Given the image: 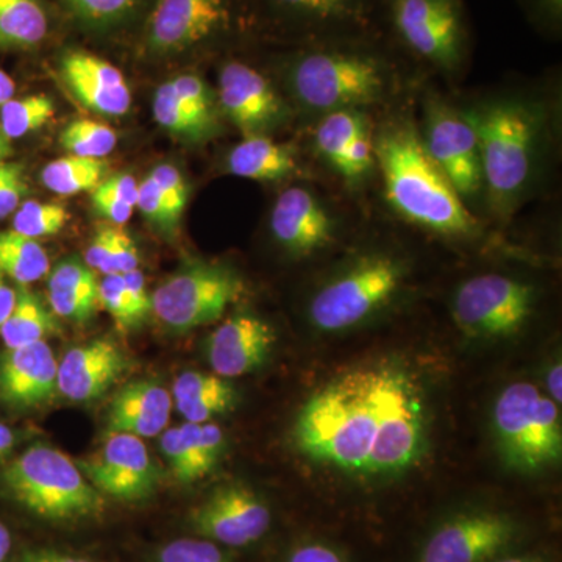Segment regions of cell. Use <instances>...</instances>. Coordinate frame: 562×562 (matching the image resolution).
<instances>
[{
	"mask_svg": "<svg viewBox=\"0 0 562 562\" xmlns=\"http://www.w3.org/2000/svg\"><path fill=\"white\" fill-rule=\"evenodd\" d=\"M292 441L310 461L349 475H402L427 452L424 391L401 362L355 366L306 398L295 417Z\"/></svg>",
	"mask_w": 562,
	"mask_h": 562,
	"instance_id": "cell-1",
	"label": "cell"
},
{
	"mask_svg": "<svg viewBox=\"0 0 562 562\" xmlns=\"http://www.w3.org/2000/svg\"><path fill=\"white\" fill-rule=\"evenodd\" d=\"M373 144L384 195L402 220L446 238L468 239L479 233L480 222L428 157L409 122H391Z\"/></svg>",
	"mask_w": 562,
	"mask_h": 562,
	"instance_id": "cell-2",
	"label": "cell"
},
{
	"mask_svg": "<svg viewBox=\"0 0 562 562\" xmlns=\"http://www.w3.org/2000/svg\"><path fill=\"white\" fill-rule=\"evenodd\" d=\"M288 85L302 109L324 114L358 110L391 94L395 72L390 60L351 38L316 41L292 57Z\"/></svg>",
	"mask_w": 562,
	"mask_h": 562,
	"instance_id": "cell-3",
	"label": "cell"
},
{
	"mask_svg": "<svg viewBox=\"0 0 562 562\" xmlns=\"http://www.w3.org/2000/svg\"><path fill=\"white\" fill-rule=\"evenodd\" d=\"M464 114L479 139L491 209L498 216H509L535 179L542 147V110L522 99H501Z\"/></svg>",
	"mask_w": 562,
	"mask_h": 562,
	"instance_id": "cell-4",
	"label": "cell"
},
{
	"mask_svg": "<svg viewBox=\"0 0 562 562\" xmlns=\"http://www.w3.org/2000/svg\"><path fill=\"white\" fill-rule=\"evenodd\" d=\"M2 483L14 502L41 519L80 522L105 512V501L69 457L54 447L33 446L10 462Z\"/></svg>",
	"mask_w": 562,
	"mask_h": 562,
	"instance_id": "cell-5",
	"label": "cell"
},
{
	"mask_svg": "<svg viewBox=\"0 0 562 562\" xmlns=\"http://www.w3.org/2000/svg\"><path fill=\"white\" fill-rule=\"evenodd\" d=\"M492 425L498 453L514 471L541 472L561 461L560 405L535 384L506 386L495 402Z\"/></svg>",
	"mask_w": 562,
	"mask_h": 562,
	"instance_id": "cell-6",
	"label": "cell"
},
{
	"mask_svg": "<svg viewBox=\"0 0 562 562\" xmlns=\"http://www.w3.org/2000/svg\"><path fill=\"white\" fill-rule=\"evenodd\" d=\"M406 276L408 269L397 255L387 251L361 255L313 295L310 321L325 333L357 327L401 292Z\"/></svg>",
	"mask_w": 562,
	"mask_h": 562,
	"instance_id": "cell-7",
	"label": "cell"
},
{
	"mask_svg": "<svg viewBox=\"0 0 562 562\" xmlns=\"http://www.w3.org/2000/svg\"><path fill=\"white\" fill-rule=\"evenodd\" d=\"M536 302V288L528 281L505 273H480L454 291L452 317L468 338L506 339L528 324Z\"/></svg>",
	"mask_w": 562,
	"mask_h": 562,
	"instance_id": "cell-8",
	"label": "cell"
},
{
	"mask_svg": "<svg viewBox=\"0 0 562 562\" xmlns=\"http://www.w3.org/2000/svg\"><path fill=\"white\" fill-rule=\"evenodd\" d=\"M243 292L241 277L228 266L191 262L157 288L151 312L165 327L191 331L220 321Z\"/></svg>",
	"mask_w": 562,
	"mask_h": 562,
	"instance_id": "cell-9",
	"label": "cell"
},
{
	"mask_svg": "<svg viewBox=\"0 0 562 562\" xmlns=\"http://www.w3.org/2000/svg\"><path fill=\"white\" fill-rule=\"evenodd\" d=\"M520 536L522 528L509 514L465 509L432 528L416 562H491L508 554Z\"/></svg>",
	"mask_w": 562,
	"mask_h": 562,
	"instance_id": "cell-10",
	"label": "cell"
},
{
	"mask_svg": "<svg viewBox=\"0 0 562 562\" xmlns=\"http://www.w3.org/2000/svg\"><path fill=\"white\" fill-rule=\"evenodd\" d=\"M391 20L402 43L420 60L454 70L465 52L460 0H391Z\"/></svg>",
	"mask_w": 562,
	"mask_h": 562,
	"instance_id": "cell-11",
	"label": "cell"
},
{
	"mask_svg": "<svg viewBox=\"0 0 562 562\" xmlns=\"http://www.w3.org/2000/svg\"><path fill=\"white\" fill-rule=\"evenodd\" d=\"M191 530L225 547H247L269 531L272 513L258 492L243 483L217 486L190 514Z\"/></svg>",
	"mask_w": 562,
	"mask_h": 562,
	"instance_id": "cell-12",
	"label": "cell"
},
{
	"mask_svg": "<svg viewBox=\"0 0 562 562\" xmlns=\"http://www.w3.org/2000/svg\"><path fill=\"white\" fill-rule=\"evenodd\" d=\"M77 465L95 490L120 502L147 501L161 479L146 443L127 432H113L98 453Z\"/></svg>",
	"mask_w": 562,
	"mask_h": 562,
	"instance_id": "cell-13",
	"label": "cell"
},
{
	"mask_svg": "<svg viewBox=\"0 0 562 562\" xmlns=\"http://www.w3.org/2000/svg\"><path fill=\"white\" fill-rule=\"evenodd\" d=\"M422 144L462 201L483 190L482 158L475 128L464 113L446 105L428 109Z\"/></svg>",
	"mask_w": 562,
	"mask_h": 562,
	"instance_id": "cell-14",
	"label": "cell"
},
{
	"mask_svg": "<svg viewBox=\"0 0 562 562\" xmlns=\"http://www.w3.org/2000/svg\"><path fill=\"white\" fill-rule=\"evenodd\" d=\"M269 225L281 249L292 257L306 258L331 246L339 220L319 192L308 187H291L273 203Z\"/></svg>",
	"mask_w": 562,
	"mask_h": 562,
	"instance_id": "cell-15",
	"label": "cell"
},
{
	"mask_svg": "<svg viewBox=\"0 0 562 562\" xmlns=\"http://www.w3.org/2000/svg\"><path fill=\"white\" fill-rule=\"evenodd\" d=\"M231 0H158L147 25L155 54H179L228 27Z\"/></svg>",
	"mask_w": 562,
	"mask_h": 562,
	"instance_id": "cell-16",
	"label": "cell"
},
{
	"mask_svg": "<svg viewBox=\"0 0 562 562\" xmlns=\"http://www.w3.org/2000/svg\"><path fill=\"white\" fill-rule=\"evenodd\" d=\"M220 106L235 127L247 136L272 131L288 110L271 81L244 63L231 61L220 74Z\"/></svg>",
	"mask_w": 562,
	"mask_h": 562,
	"instance_id": "cell-17",
	"label": "cell"
},
{
	"mask_svg": "<svg viewBox=\"0 0 562 562\" xmlns=\"http://www.w3.org/2000/svg\"><path fill=\"white\" fill-rule=\"evenodd\" d=\"M277 333L258 314L238 313L222 322L206 341V358L213 372L236 379L257 371L271 357Z\"/></svg>",
	"mask_w": 562,
	"mask_h": 562,
	"instance_id": "cell-18",
	"label": "cell"
},
{
	"mask_svg": "<svg viewBox=\"0 0 562 562\" xmlns=\"http://www.w3.org/2000/svg\"><path fill=\"white\" fill-rule=\"evenodd\" d=\"M131 368L127 355L111 339L72 347L58 362L57 390L77 403L98 401Z\"/></svg>",
	"mask_w": 562,
	"mask_h": 562,
	"instance_id": "cell-19",
	"label": "cell"
},
{
	"mask_svg": "<svg viewBox=\"0 0 562 562\" xmlns=\"http://www.w3.org/2000/svg\"><path fill=\"white\" fill-rule=\"evenodd\" d=\"M61 77L81 105L106 117L127 114L132 91L116 66L88 52H68L61 58Z\"/></svg>",
	"mask_w": 562,
	"mask_h": 562,
	"instance_id": "cell-20",
	"label": "cell"
},
{
	"mask_svg": "<svg viewBox=\"0 0 562 562\" xmlns=\"http://www.w3.org/2000/svg\"><path fill=\"white\" fill-rule=\"evenodd\" d=\"M58 362L46 342L7 351L0 360V402L11 408H36L57 392Z\"/></svg>",
	"mask_w": 562,
	"mask_h": 562,
	"instance_id": "cell-21",
	"label": "cell"
},
{
	"mask_svg": "<svg viewBox=\"0 0 562 562\" xmlns=\"http://www.w3.org/2000/svg\"><path fill=\"white\" fill-rule=\"evenodd\" d=\"M172 412V395L160 383L138 380L125 384L111 401V432H127L136 438H155L165 431Z\"/></svg>",
	"mask_w": 562,
	"mask_h": 562,
	"instance_id": "cell-22",
	"label": "cell"
},
{
	"mask_svg": "<svg viewBox=\"0 0 562 562\" xmlns=\"http://www.w3.org/2000/svg\"><path fill=\"white\" fill-rule=\"evenodd\" d=\"M161 452L181 483L205 479L225 452V435L214 424H187L162 435Z\"/></svg>",
	"mask_w": 562,
	"mask_h": 562,
	"instance_id": "cell-23",
	"label": "cell"
},
{
	"mask_svg": "<svg viewBox=\"0 0 562 562\" xmlns=\"http://www.w3.org/2000/svg\"><path fill=\"white\" fill-rule=\"evenodd\" d=\"M316 41L350 38L371 24L373 0H271Z\"/></svg>",
	"mask_w": 562,
	"mask_h": 562,
	"instance_id": "cell-24",
	"label": "cell"
},
{
	"mask_svg": "<svg viewBox=\"0 0 562 562\" xmlns=\"http://www.w3.org/2000/svg\"><path fill=\"white\" fill-rule=\"evenodd\" d=\"M47 301L55 316L87 322L99 305V281L90 266L68 258L55 266L47 280Z\"/></svg>",
	"mask_w": 562,
	"mask_h": 562,
	"instance_id": "cell-25",
	"label": "cell"
},
{
	"mask_svg": "<svg viewBox=\"0 0 562 562\" xmlns=\"http://www.w3.org/2000/svg\"><path fill=\"white\" fill-rule=\"evenodd\" d=\"M233 176L257 181L286 179L297 169V155L290 144L276 143L266 136H247L233 147L227 158Z\"/></svg>",
	"mask_w": 562,
	"mask_h": 562,
	"instance_id": "cell-26",
	"label": "cell"
},
{
	"mask_svg": "<svg viewBox=\"0 0 562 562\" xmlns=\"http://www.w3.org/2000/svg\"><path fill=\"white\" fill-rule=\"evenodd\" d=\"M60 330L57 316L47 308L35 292L22 286L16 303L7 321L0 325V338L7 349H20L44 341L47 336Z\"/></svg>",
	"mask_w": 562,
	"mask_h": 562,
	"instance_id": "cell-27",
	"label": "cell"
},
{
	"mask_svg": "<svg viewBox=\"0 0 562 562\" xmlns=\"http://www.w3.org/2000/svg\"><path fill=\"white\" fill-rule=\"evenodd\" d=\"M49 20L40 0H0V47L32 49L43 43Z\"/></svg>",
	"mask_w": 562,
	"mask_h": 562,
	"instance_id": "cell-28",
	"label": "cell"
},
{
	"mask_svg": "<svg viewBox=\"0 0 562 562\" xmlns=\"http://www.w3.org/2000/svg\"><path fill=\"white\" fill-rule=\"evenodd\" d=\"M50 261L36 239L13 231L0 232V272L21 286H29L49 273Z\"/></svg>",
	"mask_w": 562,
	"mask_h": 562,
	"instance_id": "cell-29",
	"label": "cell"
},
{
	"mask_svg": "<svg viewBox=\"0 0 562 562\" xmlns=\"http://www.w3.org/2000/svg\"><path fill=\"white\" fill-rule=\"evenodd\" d=\"M109 172L110 166L105 160L66 155L49 162L41 172V180L55 194L74 195L94 191Z\"/></svg>",
	"mask_w": 562,
	"mask_h": 562,
	"instance_id": "cell-30",
	"label": "cell"
},
{
	"mask_svg": "<svg viewBox=\"0 0 562 562\" xmlns=\"http://www.w3.org/2000/svg\"><path fill=\"white\" fill-rule=\"evenodd\" d=\"M368 127V117L362 111L341 110L324 114L314 132V146L317 154L321 155L322 160L327 161L336 172H339L351 140Z\"/></svg>",
	"mask_w": 562,
	"mask_h": 562,
	"instance_id": "cell-31",
	"label": "cell"
},
{
	"mask_svg": "<svg viewBox=\"0 0 562 562\" xmlns=\"http://www.w3.org/2000/svg\"><path fill=\"white\" fill-rule=\"evenodd\" d=\"M154 116L160 127L176 138L201 143L213 136V133L195 117L190 106L181 101L177 91L173 90L171 80L162 83L155 92Z\"/></svg>",
	"mask_w": 562,
	"mask_h": 562,
	"instance_id": "cell-32",
	"label": "cell"
},
{
	"mask_svg": "<svg viewBox=\"0 0 562 562\" xmlns=\"http://www.w3.org/2000/svg\"><path fill=\"white\" fill-rule=\"evenodd\" d=\"M54 116L55 105L49 95L11 99L0 106V132L7 139H20L44 127Z\"/></svg>",
	"mask_w": 562,
	"mask_h": 562,
	"instance_id": "cell-33",
	"label": "cell"
},
{
	"mask_svg": "<svg viewBox=\"0 0 562 562\" xmlns=\"http://www.w3.org/2000/svg\"><path fill=\"white\" fill-rule=\"evenodd\" d=\"M60 144L68 155L103 160L116 147L117 133L102 122L76 120L63 128Z\"/></svg>",
	"mask_w": 562,
	"mask_h": 562,
	"instance_id": "cell-34",
	"label": "cell"
},
{
	"mask_svg": "<svg viewBox=\"0 0 562 562\" xmlns=\"http://www.w3.org/2000/svg\"><path fill=\"white\" fill-rule=\"evenodd\" d=\"M69 221V211L60 203L29 201L21 203L13 217L11 231L38 239L60 233Z\"/></svg>",
	"mask_w": 562,
	"mask_h": 562,
	"instance_id": "cell-35",
	"label": "cell"
},
{
	"mask_svg": "<svg viewBox=\"0 0 562 562\" xmlns=\"http://www.w3.org/2000/svg\"><path fill=\"white\" fill-rule=\"evenodd\" d=\"M171 83L181 101L190 106L195 117L214 135L220 128V121H217V103L209 85L194 74H183L172 79Z\"/></svg>",
	"mask_w": 562,
	"mask_h": 562,
	"instance_id": "cell-36",
	"label": "cell"
},
{
	"mask_svg": "<svg viewBox=\"0 0 562 562\" xmlns=\"http://www.w3.org/2000/svg\"><path fill=\"white\" fill-rule=\"evenodd\" d=\"M136 209H139L143 216L162 235L169 236V238L177 235L181 220L173 214L165 194L157 181L151 179L150 173L139 183Z\"/></svg>",
	"mask_w": 562,
	"mask_h": 562,
	"instance_id": "cell-37",
	"label": "cell"
},
{
	"mask_svg": "<svg viewBox=\"0 0 562 562\" xmlns=\"http://www.w3.org/2000/svg\"><path fill=\"white\" fill-rule=\"evenodd\" d=\"M155 562H233L220 543L209 539H177L158 550Z\"/></svg>",
	"mask_w": 562,
	"mask_h": 562,
	"instance_id": "cell-38",
	"label": "cell"
},
{
	"mask_svg": "<svg viewBox=\"0 0 562 562\" xmlns=\"http://www.w3.org/2000/svg\"><path fill=\"white\" fill-rule=\"evenodd\" d=\"M138 2L139 0H66L79 20L98 27L124 20L135 10Z\"/></svg>",
	"mask_w": 562,
	"mask_h": 562,
	"instance_id": "cell-39",
	"label": "cell"
},
{
	"mask_svg": "<svg viewBox=\"0 0 562 562\" xmlns=\"http://www.w3.org/2000/svg\"><path fill=\"white\" fill-rule=\"evenodd\" d=\"M233 384L216 373L188 371L177 376L172 386V401L176 403L199 401L209 395L232 390Z\"/></svg>",
	"mask_w": 562,
	"mask_h": 562,
	"instance_id": "cell-40",
	"label": "cell"
},
{
	"mask_svg": "<svg viewBox=\"0 0 562 562\" xmlns=\"http://www.w3.org/2000/svg\"><path fill=\"white\" fill-rule=\"evenodd\" d=\"M375 165V144H373V136L368 127L351 140L338 173L342 179L357 183V181L366 179L373 171Z\"/></svg>",
	"mask_w": 562,
	"mask_h": 562,
	"instance_id": "cell-41",
	"label": "cell"
},
{
	"mask_svg": "<svg viewBox=\"0 0 562 562\" xmlns=\"http://www.w3.org/2000/svg\"><path fill=\"white\" fill-rule=\"evenodd\" d=\"M99 303L121 327L128 328L138 324L122 276H105V279L99 283Z\"/></svg>",
	"mask_w": 562,
	"mask_h": 562,
	"instance_id": "cell-42",
	"label": "cell"
},
{
	"mask_svg": "<svg viewBox=\"0 0 562 562\" xmlns=\"http://www.w3.org/2000/svg\"><path fill=\"white\" fill-rule=\"evenodd\" d=\"M139 269V254L136 243L122 228L114 227L113 241L101 271L103 276H122Z\"/></svg>",
	"mask_w": 562,
	"mask_h": 562,
	"instance_id": "cell-43",
	"label": "cell"
},
{
	"mask_svg": "<svg viewBox=\"0 0 562 562\" xmlns=\"http://www.w3.org/2000/svg\"><path fill=\"white\" fill-rule=\"evenodd\" d=\"M27 191L29 184L22 166L2 162L0 165V220L20 209Z\"/></svg>",
	"mask_w": 562,
	"mask_h": 562,
	"instance_id": "cell-44",
	"label": "cell"
},
{
	"mask_svg": "<svg viewBox=\"0 0 562 562\" xmlns=\"http://www.w3.org/2000/svg\"><path fill=\"white\" fill-rule=\"evenodd\" d=\"M150 176L157 181L173 214L181 220L188 202V184L183 173L176 166L160 165L150 172Z\"/></svg>",
	"mask_w": 562,
	"mask_h": 562,
	"instance_id": "cell-45",
	"label": "cell"
},
{
	"mask_svg": "<svg viewBox=\"0 0 562 562\" xmlns=\"http://www.w3.org/2000/svg\"><path fill=\"white\" fill-rule=\"evenodd\" d=\"M286 562H347V560L331 543L305 541L291 550Z\"/></svg>",
	"mask_w": 562,
	"mask_h": 562,
	"instance_id": "cell-46",
	"label": "cell"
},
{
	"mask_svg": "<svg viewBox=\"0 0 562 562\" xmlns=\"http://www.w3.org/2000/svg\"><path fill=\"white\" fill-rule=\"evenodd\" d=\"M122 280H124L125 290H127L133 314H135L139 324L151 312V297L147 294L144 273L136 269V271L122 273Z\"/></svg>",
	"mask_w": 562,
	"mask_h": 562,
	"instance_id": "cell-47",
	"label": "cell"
},
{
	"mask_svg": "<svg viewBox=\"0 0 562 562\" xmlns=\"http://www.w3.org/2000/svg\"><path fill=\"white\" fill-rule=\"evenodd\" d=\"M138 187V181L133 179L131 173H117V176L106 177L95 190L103 192V194H109L111 198L116 199V201L127 203V205L136 209Z\"/></svg>",
	"mask_w": 562,
	"mask_h": 562,
	"instance_id": "cell-48",
	"label": "cell"
},
{
	"mask_svg": "<svg viewBox=\"0 0 562 562\" xmlns=\"http://www.w3.org/2000/svg\"><path fill=\"white\" fill-rule=\"evenodd\" d=\"M92 209H94L99 216L105 217L111 224L117 225L128 222L133 210H135L133 206L127 205V203L116 201L111 195L103 194V192L98 190L92 191Z\"/></svg>",
	"mask_w": 562,
	"mask_h": 562,
	"instance_id": "cell-49",
	"label": "cell"
},
{
	"mask_svg": "<svg viewBox=\"0 0 562 562\" xmlns=\"http://www.w3.org/2000/svg\"><path fill=\"white\" fill-rule=\"evenodd\" d=\"M114 227H101L92 236L90 246L85 250V262L95 271H101L113 241Z\"/></svg>",
	"mask_w": 562,
	"mask_h": 562,
	"instance_id": "cell-50",
	"label": "cell"
},
{
	"mask_svg": "<svg viewBox=\"0 0 562 562\" xmlns=\"http://www.w3.org/2000/svg\"><path fill=\"white\" fill-rule=\"evenodd\" d=\"M528 5L543 24L557 27L560 25L562 13V0H527Z\"/></svg>",
	"mask_w": 562,
	"mask_h": 562,
	"instance_id": "cell-51",
	"label": "cell"
},
{
	"mask_svg": "<svg viewBox=\"0 0 562 562\" xmlns=\"http://www.w3.org/2000/svg\"><path fill=\"white\" fill-rule=\"evenodd\" d=\"M20 562H95L88 558L74 557V554L57 552V550H31L22 554Z\"/></svg>",
	"mask_w": 562,
	"mask_h": 562,
	"instance_id": "cell-52",
	"label": "cell"
},
{
	"mask_svg": "<svg viewBox=\"0 0 562 562\" xmlns=\"http://www.w3.org/2000/svg\"><path fill=\"white\" fill-rule=\"evenodd\" d=\"M18 291L7 283L5 276L0 272V325L7 321L10 313L13 312L14 303H16Z\"/></svg>",
	"mask_w": 562,
	"mask_h": 562,
	"instance_id": "cell-53",
	"label": "cell"
},
{
	"mask_svg": "<svg viewBox=\"0 0 562 562\" xmlns=\"http://www.w3.org/2000/svg\"><path fill=\"white\" fill-rule=\"evenodd\" d=\"M561 375V362L557 361L552 368L549 369V372H547V391H549V397L552 398L554 403H558V405H561L562 401Z\"/></svg>",
	"mask_w": 562,
	"mask_h": 562,
	"instance_id": "cell-54",
	"label": "cell"
},
{
	"mask_svg": "<svg viewBox=\"0 0 562 562\" xmlns=\"http://www.w3.org/2000/svg\"><path fill=\"white\" fill-rule=\"evenodd\" d=\"M16 85L10 79L9 74L0 70V106L13 99Z\"/></svg>",
	"mask_w": 562,
	"mask_h": 562,
	"instance_id": "cell-55",
	"label": "cell"
},
{
	"mask_svg": "<svg viewBox=\"0 0 562 562\" xmlns=\"http://www.w3.org/2000/svg\"><path fill=\"white\" fill-rule=\"evenodd\" d=\"M14 443V432L0 422V458L5 457L10 452Z\"/></svg>",
	"mask_w": 562,
	"mask_h": 562,
	"instance_id": "cell-56",
	"label": "cell"
},
{
	"mask_svg": "<svg viewBox=\"0 0 562 562\" xmlns=\"http://www.w3.org/2000/svg\"><path fill=\"white\" fill-rule=\"evenodd\" d=\"M11 552V535L9 528L0 522V562H5Z\"/></svg>",
	"mask_w": 562,
	"mask_h": 562,
	"instance_id": "cell-57",
	"label": "cell"
},
{
	"mask_svg": "<svg viewBox=\"0 0 562 562\" xmlns=\"http://www.w3.org/2000/svg\"><path fill=\"white\" fill-rule=\"evenodd\" d=\"M491 562H547L538 554H503L497 560Z\"/></svg>",
	"mask_w": 562,
	"mask_h": 562,
	"instance_id": "cell-58",
	"label": "cell"
},
{
	"mask_svg": "<svg viewBox=\"0 0 562 562\" xmlns=\"http://www.w3.org/2000/svg\"><path fill=\"white\" fill-rule=\"evenodd\" d=\"M10 154L11 149L9 139H7L5 136H3V133L0 132V165H2V162H5Z\"/></svg>",
	"mask_w": 562,
	"mask_h": 562,
	"instance_id": "cell-59",
	"label": "cell"
}]
</instances>
